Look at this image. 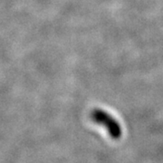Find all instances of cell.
I'll return each mask as SVG.
<instances>
[{
    "instance_id": "obj_1",
    "label": "cell",
    "mask_w": 163,
    "mask_h": 163,
    "mask_svg": "<svg viewBox=\"0 0 163 163\" xmlns=\"http://www.w3.org/2000/svg\"><path fill=\"white\" fill-rule=\"evenodd\" d=\"M92 119L96 123L105 126L109 132V134L113 139H119L122 136V128L115 119L109 113L102 110H94L92 113Z\"/></svg>"
}]
</instances>
